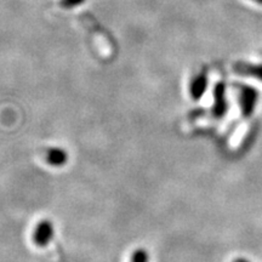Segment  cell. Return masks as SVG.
I'll return each instance as SVG.
<instances>
[{
    "label": "cell",
    "instance_id": "obj_4",
    "mask_svg": "<svg viewBox=\"0 0 262 262\" xmlns=\"http://www.w3.org/2000/svg\"><path fill=\"white\" fill-rule=\"evenodd\" d=\"M208 77L205 74H201L198 77H195L194 79L192 80L191 88H189V91H191V96L194 101L201 100L203 95L205 94L206 89H208Z\"/></svg>",
    "mask_w": 262,
    "mask_h": 262
},
{
    "label": "cell",
    "instance_id": "obj_3",
    "mask_svg": "<svg viewBox=\"0 0 262 262\" xmlns=\"http://www.w3.org/2000/svg\"><path fill=\"white\" fill-rule=\"evenodd\" d=\"M228 103L226 97V86L224 83H216L214 86V103H212V114L220 119L227 113Z\"/></svg>",
    "mask_w": 262,
    "mask_h": 262
},
{
    "label": "cell",
    "instance_id": "obj_6",
    "mask_svg": "<svg viewBox=\"0 0 262 262\" xmlns=\"http://www.w3.org/2000/svg\"><path fill=\"white\" fill-rule=\"evenodd\" d=\"M234 71L245 75H251V77L256 78L258 80H262V64L243 63L237 66V67L234 68Z\"/></svg>",
    "mask_w": 262,
    "mask_h": 262
},
{
    "label": "cell",
    "instance_id": "obj_5",
    "mask_svg": "<svg viewBox=\"0 0 262 262\" xmlns=\"http://www.w3.org/2000/svg\"><path fill=\"white\" fill-rule=\"evenodd\" d=\"M67 153L62 148H51L47 153V162L52 166H62L67 163Z\"/></svg>",
    "mask_w": 262,
    "mask_h": 262
},
{
    "label": "cell",
    "instance_id": "obj_1",
    "mask_svg": "<svg viewBox=\"0 0 262 262\" xmlns=\"http://www.w3.org/2000/svg\"><path fill=\"white\" fill-rule=\"evenodd\" d=\"M258 101V93L256 89L249 85H243L239 90V106H241L242 116L249 118L254 113Z\"/></svg>",
    "mask_w": 262,
    "mask_h": 262
},
{
    "label": "cell",
    "instance_id": "obj_8",
    "mask_svg": "<svg viewBox=\"0 0 262 262\" xmlns=\"http://www.w3.org/2000/svg\"><path fill=\"white\" fill-rule=\"evenodd\" d=\"M83 2H84V0H62L61 4L66 6V8H72V6L81 4Z\"/></svg>",
    "mask_w": 262,
    "mask_h": 262
},
{
    "label": "cell",
    "instance_id": "obj_9",
    "mask_svg": "<svg viewBox=\"0 0 262 262\" xmlns=\"http://www.w3.org/2000/svg\"><path fill=\"white\" fill-rule=\"evenodd\" d=\"M233 262H249L247 258H235Z\"/></svg>",
    "mask_w": 262,
    "mask_h": 262
},
{
    "label": "cell",
    "instance_id": "obj_10",
    "mask_svg": "<svg viewBox=\"0 0 262 262\" xmlns=\"http://www.w3.org/2000/svg\"><path fill=\"white\" fill-rule=\"evenodd\" d=\"M255 2H257V3H261V4H262V0H255Z\"/></svg>",
    "mask_w": 262,
    "mask_h": 262
},
{
    "label": "cell",
    "instance_id": "obj_7",
    "mask_svg": "<svg viewBox=\"0 0 262 262\" xmlns=\"http://www.w3.org/2000/svg\"><path fill=\"white\" fill-rule=\"evenodd\" d=\"M131 262H149L148 253H147L145 249H137V250L134 251Z\"/></svg>",
    "mask_w": 262,
    "mask_h": 262
},
{
    "label": "cell",
    "instance_id": "obj_2",
    "mask_svg": "<svg viewBox=\"0 0 262 262\" xmlns=\"http://www.w3.org/2000/svg\"><path fill=\"white\" fill-rule=\"evenodd\" d=\"M54 226L52 222L49 220H41L37 225L34 229V234H33V241L37 247L44 248L50 244V242L54 238Z\"/></svg>",
    "mask_w": 262,
    "mask_h": 262
}]
</instances>
